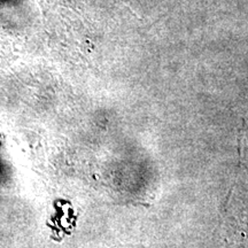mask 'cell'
Segmentation results:
<instances>
[{"label": "cell", "mask_w": 248, "mask_h": 248, "mask_svg": "<svg viewBox=\"0 0 248 248\" xmlns=\"http://www.w3.org/2000/svg\"><path fill=\"white\" fill-rule=\"evenodd\" d=\"M23 0H0V16L17 12Z\"/></svg>", "instance_id": "6da1fadb"}]
</instances>
